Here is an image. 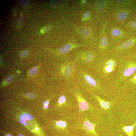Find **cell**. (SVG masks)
<instances>
[{"mask_svg": "<svg viewBox=\"0 0 136 136\" xmlns=\"http://www.w3.org/2000/svg\"><path fill=\"white\" fill-rule=\"evenodd\" d=\"M107 30V34L111 49L134 36L131 31L116 26H110Z\"/></svg>", "mask_w": 136, "mask_h": 136, "instance_id": "cell-8", "label": "cell"}, {"mask_svg": "<svg viewBox=\"0 0 136 136\" xmlns=\"http://www.w3.org/2000/svg\"><path fill=\"white\" fill-rule=\"evenodd\" d=\"M113 0H99L95 3V9L98 12L103 13L113 7Z\"/></svg>", "mask_w": 136, "mask_h": 136, "instance_id": "cell-15", "label": "cell"}, {"mask_svg": "<svg viewBox=\"0 0 136 136\" xmlns=\"http://www.w3.org/2000/svg\"><path fill=\"white\" fill-rule=\"evenodd\" d=\"M50 99H47L45 100L43 104V108L46 110H47L49 108L48 105L49 103Z\"/></svg>", "mask_w": 136, "mask_h": 136, "instance_id": "cell-25", "label": "cell"}, {"mask_svg": "<svg viewBox=\"0 0 136 136\" xmlns=\"http://www.w3.org/2000/svg\"><path fill=\"white\" fill-rule=\"evenodd\" d=\"M116 85L120 86L126 89L136 90V72L127 79Z\"/></svg>", "mask_w": 136, "mask_h": 136, "instance_id": "cell-16", "label": "cell"}, {"mask_svg": "<svg viewBox=\"0 0 136 136\" xmlns=\"http://www.w3.org/2000/svg\"><path fill=\"white\" fill-rule=\"evenodd\" d=\"M132 57L136 58V52L130 55Z\"/></svg>", "mask_w": 136, "mask_h": 136, "instance_id": "cell-29", "label": "cell"}, {"mask_svg": "<svg viewBox=\"0 0 136 136\" xmlns=\"http://www.w3.org/2000/svg\"><path fill=\"white\" fill-rule=\"evenodd\" d=\"M28 53V51L27 50H24L20 52V55L22 57H24L27 55Z\"/></svg>", "mask_w": 136, "mask_h": 136, "instance_id": "cell-27", "label": "cell"}, {"mask_svg": "<svg viewBox=\"0 0 136 136\" xmlns=\"http://www.w3.org/2000/svg\"><path fill=\"white\" fill-rule=\"evenodd\" d=\"M87 1H88L87 0H83L82 1V2L83 3H84L85 2H86Z\"/></svg>", "mask_w": 136, "mask_h": 136, "instance_id": "cell-30", "label": "cell"}, {"mask_svg": "<svg viewBox=\"0 0 136 136\" xmlns=\"http://www.w3.org/2000/svg\"><path fill=\"white\" fill-rule=\"evenodd\" d=\"M53 65L52 75L60 90H65L76 83L77 66L75 62L72 60L57 61Z\"/></svg>", "mask_w": 136, "mask_h": 136, "instance_id": "cell-1", "label": "cell"}, {"mask_svg": "<svg viewBox=\"0 0 136 136\" xmlns=\"http://www.w3.org/2000/svg\"><path fill=\"white\" fill-rule=\"evenodd\" d=\"M90 17V12L89 11H87L82 16V20L84 21L87 20L89 19Z\"/></svg>", "mask_w": 136, "mask_h": 136, "instance_id": "cell-22", "label": "cell"}, {"mask_svg": "<svg viewBox=\"0 0 136 136\" xmlns=\"http://www.w3.org/2000/svg\"><path fill=\"white\" fill-rule=\"evenodd\" d=\"M80 33L84 37L89 38L92 34V31L91 29L88 27H82L80 30Z\"/></svg>", "mask_w": 136, "mask_h": 136, "instance_id": "cell-21", "label": "cell"}, {"mask_svg": "<svg viewBox=\"0 0 136 136\" xmlns=\"http://www.w3.org/2000/svg\"><path fill=\"white\" fill-rule=\"evenodd\" d=\"M13 76L10 75L8 76L5 79V81L7 83H9L11 82L13 79Z\"/></svg>", "mask_w": 136, "mask_h": 136, "instance_id": "cell-26", "label": "cell"}, {"mask_svg": "<svg viewBox=\"0 0 136 136\" xmlns=\"http://www.w3.org/2000/svg\"><path fill=\"white\" fill-rule=\"evenodd\" d=\"M52 28V26L48 25L43 28L40 30L41 33H44L49 31Z\"/></svg>", "mask_w": 136, "mask_h": 136, "instance_id": "cell-24", "label": "cell"}, {"mask_svg": "<svg viewBox=\"0 0 136 136\" xmlns=\"http://www.w3.org/2000/svg\"><path fill=\"white\" fill-rule=\"evenodd\" d=\"M18 136H24L23 135L21 134H19L18 135Z\"/></svg>", "mask_w": 136, "mask_h": 136, "instance_id": "cell-32", "label": "cell"}, {"mask_svg": "<svg viewBox=\"0 0 136 136\" xmlns=\"http://www.w3.org/2000/svg\"><path fill=\"white\" fill-rule=\"evenodd\" d=\"M82 91L87 93L94 99L103 111H104L107 113L111 111L112 107L115 102V100L111 101H106L90 90H87Z\"/></svg>", "mask_w": 136, "mask_h": 136, "instance_id": "cell-14", "label": "cell"}, {"mask_svg": "<svg viewBox=\"0 0 136 136\" xmlns=\"http://www.w3.org/2000/svg\"><path fill=\"white\" fill-rule=\"evenodd\" d=\"M25 95L30 98H33L35 97V96L32 94L27 93H25Z\"/></svg>", "mask_w": 136, "mask_h": 136, "instance_id": "cell-28", "label": "cell"}, {"mask_svg": "<svg viewBox=\"0 0 136 136\" xmlns=\"http://www.w3.org/2000/svg\"><path fill=\"white\" fill-rule=\"evenodd\" d=\"M97 124L96 123L90 122L85 113L78 116L71 122L70 128L74 129H82L88 134L93 136H99L95 131Z\"/></svg>", "mask_w": 136, "mask_h": 136, "instance_id": "cell-9", "label": "cell"}, {"mask_svg": "<svg viewBox=\"0 0 136 136\" xmlns=\"http://www.w3.org/2000/svg\"><path fill=\"white\" fill-rule=\"evenodd\" d=\"M108 23L107 20H104L101 26L99 39L97 47V54L98 56L107 55L110 52L111 49L106 32Z\"/></svg>", "mask_w": 136, "mask_h": 136, "instance_id": "cell-11", "label": "cell"}, {"mask_svg": "<svg viewBox=\"0 0 136 136\" xmlns=\"http://www.w3.org/2000/svg\"><path fill=\"white\" fill-rule=\"evenodd\" d=\"M33 118V116L28 113H24L20 116L19 118V121L20 123L24 126L27 125L26 121L32 119Z\"/></svg>", "mask_w": 136, "mask_h": 136, "instance_id": "cell-18", "label": "cell"}, {"mask_svg": "<svg viewBox=\"0 0 136 136\" xmlns=\"http://www.w3.org/2000/svg\"><path fill=\"white\" fill-rule=\"evenodd\" d=\"M98 57L93 49L89 48L75 52L72 60L76 63L77 66L91 70Z\"/></svg>", "mask_w": 136, "mask_h": 136, "instance_id": "cell-7", "label": "cell"}, {"mask_svg": "<svg viewBox=\"0 0 136 136\" xmlns=\"http://www.w3.org/2000/svg\"><path fill=\"white\" fill-rule=\"evenodd\" d=\"M136 125V121L131 125L124 126L123 130L128 136H133L134 128Z\"/></svg>", "mask_w": 136, "mask_h": 136, "instance_id": "cell-19", "label": "cell"}, {"mask_svg": "<svg viewBox=\"0 0 136 136\" xmlns=\"http://www.w3.org/2000/svg\"><path fill=\"white\" fill-rule=\"evenodd\" d=\"M65 90L73 97L77 104L79 109L78 116L87 112H89L94 115H98L97 109L86 100L82 91L76 83Z\"/></svg>", "mask_w": 136, "mask_h": 136, "instance_id": "cell-6", "label": "cell"}, {"mask_svg": "<svg viewBox=\"0 0 136 136\" xmlns=\"http://www.w3.org/2000/svg\"><path fill=\"white\" fill-rule=\"evenodd\" d=\"M119 57L110 53L98 57L91 69L100 78L111 82L116 75Z\"/></svg>", "mask_w": 136, "mask_h": 136, "instance_id": "cell-3", "label": "cell"}, {"mask_svg": "<svg viewBox=\"0 0 136 136\" xmlns=\"http://www.w3.org/2000/svg\"><path fill=\"white\" fill-rule=\"evenodd\" d=\"M105 81L91 69L77 66L76 83L82 90H89L99 96L104 92Z\"/></svg>", "mask_w": 136, "mask_h": 136, "instance_id": "cell-2", "label": "cell"}, {"mask_svg": "<svg viewBox=\"0 0 136 136\" xmlns=\"http://www.w3.org/2000/svg\"><path fill=\"white\" fill-rule=\"evenodd\" d=\"M136 1L133 0H113V8H128L134 6Z\"/></svg>", "mask_w": 136, "mask_h": 136, "instance_id": "cell-17", "label": "cell"}, {"mask_svg": "<svg viewBox=\"0 0 136 136\" xmlns=\"http://www.w3.org/2000/svg\"><path fill=\"white\" fill-rule=\"evenodd\" d=\"M38 68L36 66L31 68L29 71V73L30 75L32 76L35 75L37 73Z\"/></svg>", "mask_w": 136, "mask_h": 136, "instance_id": "cell-23", "label": "cell"}, {"mask_svg": "<svg viewBox=\"0 0 136 136\" xmlns=\"http://www.w3.org/2000/svg\"><path fill=\"white\" fill-rule=\"evenodd\" d=\"M58 96L56 107L61 118L74 120L78 116L79 109L73 97L65 90H60Z\"/></svg>", "mask_w": 136, "mask_h": 136, "instance_id": "cell-4", "label": "cell"}, {"mask_svg": "<svg viewBox=\"0 0 136 136\" xmlns=\"http://www.w3.org/2000/svg\"><path fill=\"white\" fill-rule=\"evenodd\" d=\"M6 136H12L11 134H8Z\"/></svg>", "mask_w": 136, "mask_h": 136, "instance_id": "cell-31", "label": "cell"}, {"mask_svg": "<svg viewBox=\"0 0 136 136\" xmlns=\"http://www.w3.org/2000/svg\"><path fill=\"white\" fill-rule=\"evenodd\" d=\"M124 28L131 31H136V20H132L128 21L125 24Z\"/></svg>", "mask_w": 136, "mask_h": 136, "instance_id": "cell-20", "label": "cell"}, {"mask_svg": "<svg viewBox=\"0 0 136 136\" xmlns=\"http://www.w3.org/2000/svg\"><path fill=\"white\" fill-rule=\"evenodd\" d=\"M136 52V36H133L112 48L110 53L118 56L130 55Z\"/></svg>", "mask_w": 136, "mask_h": 136, "instance_id": "cell-10", "label": "cell"}, {"mask_svg": "<svg viewBox=\"0 0 136 136\" xmlns=\"http://www.w3.org/2000/svg\"><path fill=\"white\" fill-rule=\"evenodd\" d=\"M111 9L112 17L120 24L124 23L132 12V10L128 8H112Z\"/></svg>", "mask_w": 136, "mask_h": 136, "instance_id": "cell-13", "label": "cell"}, {"mask_svg": "<svg viewBox=\"0 0 136 136\" xmlns=\"http://www.w3.org/2000/svg\"><path fill=\"white\" fill-rule=\"evenodd\" d=\"M84 47L80 44L69 42L55 50L54 53L59 61H65L70 60L68 53L71 51L76 48L83 47Z\"/></svg>", "mask_w": 136, "mask_h": 136, "instance_id": "cell-12", "label": "cell"}, {"mask_svg": "<svg viewBox=\"0 0 136 136\" xmlns=\"http://www.w3.org/2000/svg\"><path fill=\"white\" fill-rule=\"evenodd\" d=\"M136 72V58L130 55L119 57V64L115 77L110 82L117 85Z\"/></svg>", "mask_w": 136, "mask_h": 136, "instance_id": "cell-5", "label": "cell"}, {"mask_svg": "<svg viewBox=\"0 0 136 136\" xmlns=\"http://www.w3.org/2000/svg\"><path fill=\"white\" fill-rule=\"evenodd\" d=\"M36 130H38V128H36Z\"/></svg>", "mask_w": 136, "mask_h": 136, "instance_id": "cell-33", "label": "cell"}]
</instances>
